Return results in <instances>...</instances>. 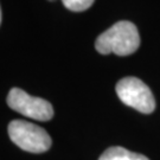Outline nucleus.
Segmentation results:
<instances>
[{"mask_svg": "<svg viewBox=\"0 0 160 160\" xmlns=\"http://www.w3.org/2000/svg\"><path fill=\"white\" fill-rule=\"evenodd\" d=\"M8 137L18 147L31 153L46 152L51 147L52 142L51 138L44 128L24 120L10 122Z\"/></svg>", "mask_w": 160, "mask_h": 160, "instance_id": "obj_2", "label": "nucleus"}, {"mask_svg": "<svg viewBox=\"0 0 160 160\" xmlns=\"http://www.w3.org/2000/svg\"><path fill=\"white\" fill-rule=\"evenodd\" d=\"M49 1H55V0H49Z\"/></svg>", "mask_w": 160, "mask_h": 160, "instance_id": "obj_8", "label": "nucleus"}, {"mask_svg": "<svg viewBox=\"0 0 160 160\" xmlns=\"http://www.w3.org/2000/svg\"><path fill=\"white\" fill-rule=\"evenodd\" d=\"M140 46V34L137 26L131 22L121 20L106 30L95 40V49L102 55L115 53L128 56Z\"/></svg>", "mask_w": 160, "mask_h": 160, "instance_id": "obj_1", "label": "nucleus"}, {"mask_svg": "<svg viewBox=\"0 0 160 160\" xmlns=\"http://www.w3.org/2000/svg\"><path fill=\"white\" fill-rule=\"evenodd\" d=\"M6 101L11 109L33 120L49 121L53 116V108L49 101L31 96L20 88H12Z\"/></svg>", "mask_w": 160, "mask_h": 160, "instance_id": "obj_4", "label": "nucleus"}, {"mask_svg": "<svg viewBox=\"0 0 160 160\" xmlns=\"http://www.w3.org/2000/svg\"><path fill=\"white\" fill-rule=\"evenodd\" d=\"M116 94L121 102L143 114H151L155 109V100L148 87L137 77H125L118 82Z\"/></svg>", "mask_w": 160, "mask_h": 160, "instance_id": "obj_3", "label": "nucleus"}, {"mask_svg": "<svg viewBox=\"0 0 160 160\" xmlns=\"http://www.w3.org/2000/svg\"><path fill=\"white\" fill-rule=\"evenodd\" d=\"M98 160H149L147 157L134 153L123 147H109L102 153Z\"/></svg>", "mask_w": 160, "mask_h": 160, "instance_id": "obj_5", "label": "nucleus"}, {"mask_svg": "<svg viewBox=\"0 0 160 160\" xmlns=\"http://www.w3.org/2000/svg\"><path fill=\"white\" fill-rule=\"evenodd\" d=\"M95 0H62L63 5L72 12H82L88 10Z\"/></svg>", "mask_w": 160, "mask_h": 160, "instance_id": "obj_6", "label": "nucleus"}, {"mask_svg": "<svg viewBox=\"0 0 160 160\" xmlns=\"http://www.w3.org/2000/svg\"><path fill=\"white\" fill-rule=\"evenodd\" d=\"M0 24H1V8H0Z\"/></svg>", "mask_w": 160, "mask_h": 160, "instance_id": "obj_7", "label": "nucleus"}]
</instances>
